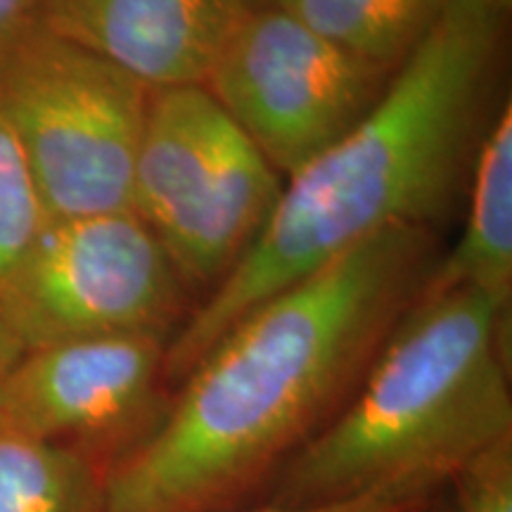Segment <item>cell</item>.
<instances>
[{"instance_id": "1", "label": "cell", "mask_w": 512, "mask_h": 512, "mask_svg": "<svg viewBox=\"0 0 512 512\" xmlns=\"http://www.w3.org/2000/svg\"><path fill=\"white\" fill-rule=\"evenodd\" d=\"M437 247L434 228H387L240 318L107 470L105 512L226 510L280 472L354 394Z\"/></svg>"}, {"instance_id": "2", "label": "cell", "mask_w": 512, "mask_h": 512, "mask_svg": "<svg viewBox=\"0 0 512 512\" xmlns=\"http://www.w3.org/2000/svg\"><path fill=\"white\" fill-rule=\"evenodd\" d=\"M501 38V15L448 0L373 110L287 178L247 254L190 309L166 347V382H181L240 318L347 249L446 219L489 126Z\"/></svg>"}, {"instance_id": "3", "label": "cell", "mask_w": 512, "mask_h": 512, "mask_svg": "<svg viewBox=\"0 0 512 512\" xmlns=\"http://www.w3.org/2000/svg\"><path fill=\"white\" fill-rule=\"evenodd\" d=\"M508 304L475 287L420 292L347 403L280 467L271 505L434 498L512 439Z\"/></svg>"}, {"instance_id": "4", "label": "cell", "mask_w": 512, "mask_h": 512, "mask_svg": "<svg viewBox=\"0 0 512 512\" xmlns=\"http://www.w3.org/2000/svg\"><path fill=\"white\" fill-rule=\"evenodd\" d=\"M155 88L36 22L0 62V114L48 219L131 209Z\"/></svg>"}, {"instance_id": "5", "label": "cell", "mask_w": 512, "mask_h": 512, "mask_svg": "<svg viewBox=\"0 0 512 512\" xmlns=\"http://www.w3.org/2000/svg\"><path fill=\"white\" fill-rule=\"evenodd\" d=\"M283 176L204 86L155 88L133 171L131 209L188 292L204 297L252 247Z\"/></svg>"}, {"instance_id": "6", "label": "cell", "mask_w": 512, "mask_h": 512, "mask_svg": "<svg viewBox=\"0 0 512 512\" xmlns=\"http://www.w3.org/2000/svg\"><path fill=\"white\" fill-rule=\"evenodd\" d=\"M0 311L24 349L155 332L188 318V287L133 209L48 219L0 283Z\"/></svg>"}, {"instance_id": "7", "label": "cell", "mask_w": 512, "mask_h": 512, "mask_svg": "<svg viewBox=\"0 0 512 512\" xmlns=\"http://www.w3.org/2000/svg\"><path fill=\"white\" fill-rule=\"evenodd\" d=\"M392 74L268 5L249 10L204 88L292 178L373 110Z\"/></svg>"}, {"instance_id": "8", "label": "cell", "mask_w": 512, "mask_h": 512, "mask_svg": "<svg viewBox=\"0 0 512 512\" xmlns=\"http://www.w3.org/2000/svg\"><path fill=\"white\" fill-rule=\"evenodd\" d=\"M166 347V335L133 332L31 349L0 389V413L107 472L162 420Z\"/></svg>"}, {"instance_id": "9", "label": "cell", "mask_w": 512, "mask_h": 512, "mask_svg": "<svg viewBox=\"0 0 512 512\" xmlns=\"http://www.w3.org/2000/svg\"><path fill=\"white\" fill-rule=\"evenodd\" d=\"M249 0H38L36 19L150 88L204 86Z\"/></svg>"}, {"instance_id": "10", "label": "cell", "mask_w": 512, "mask_h": 512, "mask_svg": "<svg viewBox=\"0 0 512 512\" xmlns=\"http://www.w3.org/2000/svg\"><path fill=\"white\" fill-rule=\"evenodd\" d=\"M470 207L460 240L437 259L420 292L475 287L510 299L512 287V107L489 121L472 159Z\"/></svg>"}, {"instance_id": "11", "label": "cell", "mask_w": 512, "mask_h": 512, "mask_svg": "<svg viewBox=\"0 0 512 512\" xmlns=\"http://www.w3.org/2000/svg\"><path fill=\"white\" fill-rule=\"evenodd\" d=\"M98 463L0 413V512H105Z\"/></svg>"}, {"instance_id": "12", "label": "cell", "mask_w": 512, "mask_h": 512, "mask_svg": "<svg viewBox=\"0 0 512 512\" xmlns=\"http://www.w3.org/2000/svg\"><path fill=\"white\" fill-rule=\"evenodd\" d=\"M448 0H275L280 10L337 43L396 72Z\"/></svg>"}, {"instance_id": "13", "label": "cell", "mask_w": 512, "mask_h": 512, "mask_svg": "<svg viewBox=\"0 0 512 512\" xmlns=\"http://www.w3.org/2000/svg\"><path fill=\"white\" fill-rule=\"evenodd\" d=\"M48 223L15 133L0 114V283Z\"/></svg>"}, {"instance_id": "14", "label": "cell", "mask_w": 512, "mask_h": 512, "mask_svg": "<svg viewBox=\"0 0 512 512\" xmlns=\"http://www.w3.org/2000/svg\"><path fill=\"white\" fill-rule=\"evenodd\" d=\"M448 486L446 512H512V439L472 460Z\"/></svg>"}, {"instance_id": "15", "label": "cell", "mask_w": 512, "mask_h": 512, "mask_svg": "<svg viewBox=\"0 0 512 512\" xmlns=\"http://www.w3.org/2000/svg\"><path fill=\"white\" fill-rule=\"evenodd\" d=\"M432 496H363L351 501L306 505V508H268L254 512H430Z\"/></svg>"}, {"instance_id": "16", "label": "cell", "mask_w": 512, "mask_h": 512, "mask_svg": "<svg viewBox=\"0 0 512 512\" xmlns=\"http://www.w3.org/2000/svg\"><path fill=\"white\" fill-rule=\"evenodd\" d=\"M38 0H0V62L24 31L34 27Z\"/></svg>"}, {"instance_id": "17", "label": "cell", "mask_w": 512, "mask_h": 512, "mask_svg": "<svg viewBox=\"0 0 512 512\" xmlns=\"http://www.w3.org/2000/svg\"><path fill=\"white\" fill-rule=\"evenodd\" d=\"M24 354H27V349L19 342L15 330L10 328L8 318L0 311V389H3L5 380H8L17 363L22 361Z\"/></svg>"}, {"instance_id": "18", "label": "cell", "mask_w": 512, "mask_h": 512, "mask_svg": "<svg viewBox=\"0 0 512 512\" xmlns=\"http://www.w3.org/2000/svg\"><path fill=\"white\" fill-rule=\"evenodd\" d=\"M460 3L475 5V8L494 12V15H501V17L508 15V10H510V0H460Z\"/></svg>"}, {"instance_id": "19", "label": "cell", "mask_w": 512, "mask_h": 512, "mask_svg": "<svg viewBox=\"0 0 512 512\" xmlns=\"http://www.w3.org/2000/svg\"><path fill=\"white\" fill-rule=\"evenodd\" d=\"M252 8H268V5H275V0H249Z\"/></svg>"}]
</instances>
